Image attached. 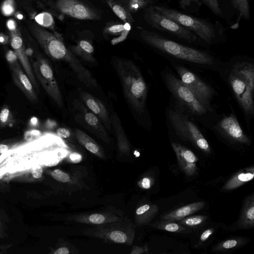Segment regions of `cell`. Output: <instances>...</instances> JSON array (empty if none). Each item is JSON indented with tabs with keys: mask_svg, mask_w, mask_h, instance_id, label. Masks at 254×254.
<instances>
[{
	"mask_svg": "<svg viewBox=\"0 0 254 254\" xmlns=\"http://www.w3.org/2000/svg\"><path fill=\"white\" fill-rule=\"evenodd\" d=\"M7 26L9 30L16 28V25L14 21L12 19L9 20L7 22Z\"/></svg>",
	"mask_w": 254,
	"mask_h": 254,
	"instance_id": "cell-47",
	"label": "cell"
},
{
	"mask_svg": "<svg viewBox=\"0 0 254 254\" xmlns=\"http://www.w3.org/2000/svg\"><path fill=\"white\" fill-rule=\"evenodd\" d=\"M127 10L131 13H135L140 9H144L150 5H153L152 0H119Z\"/></svg>",
	"mask_w": 254,
	"mask_h": 254,
	"instance_id": "cell-30",
	"label": "cell"
},
{
	"mask_svg": "<svg viewBox=\"0 0 254 254\" xmlns=\"http://www.w3.org/2000/svg\"><path fill=\"white\" fill-rule=\"evenodd\" d=\"M175 69L182 83L190 90L208 111H210V103L214 94L213 89L185 67L177 65Z\"/></svg>",
	"mask_w": 254,
	"mask_h": 254,
	"instance_id": "cell-11",
	"label": "cell"
},
{
	"mask_svg": "<svg viewBox=\"0 0 254 254\" xmlns=\"http://www.w3.org/2000/svg\"><path fill=\"white\" fill-rule=\"evenodd\" d=\"M139 184L140 187L142 188L148 189L151 187L153 184V181L151 178L149 177H145L140 181Z\"/></svg>",
	"mask_w": 254,
	"mask_h": 254,
	"instance_id": "cell-43",
	"label": "cell"
},
{
	"mask_svg": "<svg viewBox=\"0 0 254 254\" xmlns=\"http://www.w3.org/2000/svg\"><path fill=\"white\" fill-rule=\"evenodd\" d=\"M178 4L184 13L190 14L198 12L203 3L201 0H179Z\"/></svg>",
	"mask_w": 254,
	"mask_h": 254,
	"instance_id": "cell-33",
	"label": "cell"
},
{
	"mask_svg": "<svg viewBox=\"0 0 254 254\" xmlns=\"http://www.w3.org/2000/svg\"><path fill=\"white\" fill-rule=\"evenodd\" d=\"M10 44L21 66L30 79L33 87L38 88V84L32 65L28 60L24 45L19 30L15 28L10 30Z\"/></svg>",
	"mask_w": 254,
	"mask_h": 254,
	"instance_id": "cell-13",
	"label": "cell"
},
{
	"mask_svg": "<svg viewBox=\"0 0 254 254\" xmlns=\"http://www.w3.org/2000/svg\"><path fill=\"white\" fill-rule=\"evenodd\" d=\"M238 226L243 229H250L254 226V194L245 200L240 214Z\"/></svg>",
	"mask_w": 254,
	"mask_h": 254,
	"instance_id": "cell-20",
	"label": "cell"
},
{
	"mask_svg": "<svg viewBox=\"0 0 254 254\" xmlns=\"http://www.w3.org/2000/svg\"><path fill=\"white\" fill-rule=\"evenodd\" d=\"M79 96L87 108L98 117L107 129L110 130L112 125L111 119L103 103L96 97L85 91L80 92Z\"/></svg>",
	"mask_w": 254,
	"mask_h": 254,
	"instance_id": "cell-17",
	"label": "cell"
},
{
	"mask_svg": "<svg viewBox=\"0 0 254 254\" xmlns=\"http://www.w3.org/2000/svg\"><path fill=\"white\" fill-rule=\"evenodd\" d=\"M148 253V249L147 246L145 245L143 247L134 246L133 247L132 252L130 254H142Z\"/></svg>",
	"mask_w": 254,
	"mask_h": 254,
	"instance_id": "cell-44",
	"label": "cell"
},
{
	"mask_svg": "<svg viewBox=\"0 0 254 254\" xmlns=\"http://www.w3.org/2000/svg\"><path fill=\"white\" fill-rule=\"evenodd\" d=\"M111 125L115 131L120 152L124 153L128 152L130 149L129 142L120 118L116 113H114L111 117Z\"/></svg>",
	"mask_w": 254,
	"mask_h": 254,
	"instance_id": "cell-24",
	"label": "cell"
},
{
	"mask_svg": "<svg viewBox=\"0 0 254 254\" xmlns=\"http://www.w3.org/2000/svg\"><path fill=\"white\" fill-rule=\"evenodd\" d=\"M203 201L193 202L178 208L161 216V219L178 221L199 211L205 206Z\"/></svg>",
	"mask_w": 254,
	"mask_h": 254,
	"instance_id": "cell-19",
	"label": "cell"
},
{
	"mask_svg": "<svg viewBox=\"0 0 254 254\" xmlns=\"http://www.w3.org/2000/svg\"><path fill=\"white\" fill-rule=\"evenodd\" d=\"M115 67L126 99L136 112L142 113L147 87L140 70L133 62L125 59L116 61Z\"/></svg>",
	"mask_w": 254,
	"mask_h": 254,
	"instance_id": "cell-2",
	"label": "cell"
},
{
	"mask_svg": "<svg viewBox=\"0 0 254 254\" xmlns=\"http://www.w3.org/2000/svg\"><path fill=\"white\" fill-rule=\"evenodd\" d=\"M43 173L42 168L40 166H37L33 169L32 174L34 178L38 179L41 177Z\"/></svg>",
	"mask_w": 254,
	"mask_h": 254,
	"instance_id": "cell-45",
	"label": "cell"
},
{
	"mask_svg": "<svg viewBox=\"0 0 254 254\" xmlns=\"http://www.w3.org/2000/svg\"><path fill=\"white\" fill-rule=\"evenodd\" d=\"M84 235L100 239L106 243L131 245L134 240L133 224L125 219L95 225L84 230Z\"/></svg>",
	"mask_w": 254,
	"mask_h": 254,
	"instance_id": "cell-6",
	"label": "cell"
},
{
	"mask_svg": "<svg viewBox=\"0 0 254 254\" xmlns=\"http://www.w3.org/2000/svg\"><path fill=\"white\" fill-rule=\"evenodd\" d=\"M51 175L54 179L61 183H67L70 179L68 174L59 169L53 171Z\"/></svg>",
	"mask_w": 254,
	"mask_h": 254,
	"instance_id": "cell-39",
	"label": "cell"
},
{
	"mask_svg": "<svg viewBox=\"0 0 254 254\" xmlns=\"http://www.w3.org/2000/svg\"><path fill=\"white\" fill-rule=\"evenodd\" d=\"M59 161L58 159H52L51 160L48 161L45 165L49 166H55L58 164Z\"/></svg>",
	"mask_w": 254,
	"mask_h": 254,
	"instance_id": "cell-48",
	"label": "cell"
},
{
	"mask_svg": "<svg viewBox=\"0 0 254 254\" xmlns=\"http://www.w3.org/2000/svg\"><path fill=\"white\" fill-rule=\"evenodd\" d=\"M153 7L161 14L191 31L199 40L206 43L215 44L224 37L225 29L218 21L213 23L209 20L163 5H153Z\"/></svg>",
	"mask_w": 254,
	"mask_h": 254,
	"instance_id": "cell-3",
	"label": "cell"
},
{
	"mask_svg": "<svg viewBox=\"0 0 254 254\" xmlns=\"http://www.w3.org/2000/svg\"><path fill=\"white\" fill-rule=\"evenodd\" d=\"M254 176L253 167L241 171L232 177L223 186L224 190H232L251 181Z\"/></svg>",
	"mask_w": 254,
	"mask_h": 254,
	"instance_id": "cell-23",
	"label": "cell"
},
{
	"mask_svg": "<svg viewBox=\"0 0 254 254\" xmlns=\"http://www.w3.org/2000/svg\"><path fill=\"white\" fill-rule=\"evenodd\" d=\"M143 17L146 22L152 27L188 43H195L199 40L192 32L156 10L153 5L144 9Z\"/></svg>",
	"mask_w": 254,
	"mask_h": 254,
	"instance_id": "cell-7",
	"label": "cell"
},
{
	"mask_svg": "<svg viewBox=\"0 0 254 254\" xmlns=\"http://www.w3.org/2000/svg\"><path fill=\"white\" fill-rule=\"evenodd\" d=\"M17 17L18 19H20L22 18L23 16H22V15H21V14H20H20H19V15H18L17 16Z\"/></svg>",
	"mask_w": 254,
	"mask_h": 254,
	"instance_id": "cell-52",
	"label": "cell"
},
{
	"mask_svg": "<svg viewBox=\"0 0 254 254\" xmlns=\"http://www.w3.org/2000/svg\"><path fill=\"white\" fill-rule=\"evenodd\" d=\"M172 147L176 154L178 164L181 170L188 177L196 174V163L198 158L190 149L181 144L172 142Z\"/></svg>",
	"mask_w": 254,
	"mask_h": 254,
	"instance_id": "cell-15",
	"label": "cell"
},
{
	"mask_svg": "<svg viewBox=\"0 0 254 254\" xmlns=\"http://www.w3.org/2000/svg\"></svg>",
	"mask_w": 254,
	"mask_h": 254,
	"instance_id": "cell-53",
	"label": "cell"
},
{
	"mask_svg": "<svg viewBox=\"0 0 254 254\" xmlns=\"http://www.w3.org/2000/svg\"><path fill=\"white\" fill-rule=\"evenodd\" d=\"M150 225L156 229L170 232L178 233L191 232V230L189 228L183 226L178 221L173 220L161 219L160 221L157 220L150 224Z\"/></svg>",
	"mask_w": 254,
	"mask_h": 254,
	"instance_id": "cell-27",
	"label": "cell"
},
{
	"mask_svg": "<svg viewBox=\"0 0 254 254\" xmlns=\"http://www.w3.org/2000/svg\"><path fill=\"white\" fill-rule=\"evenodd\" d=\"M34 19L39 25L43 27L49 28L54 30L55 28V21L53 16L49 12H42L36 15Z\"/></svg>",
	"mask_w": 254,
	"mask_h": 254,
	"instance_id": "cell-34",
	"label": "cell"
},
{
	"mask_svg": "<svg viewBox=\"0 0 254 254\" xmlns=\"http://www.w3.org/2000/svg\"><path fill=\"white\" fill-rule=\"evenodd\" d=\"M246 242L243 238H234L223 241L214 246L212 251L213 252H226L234 250L242 246Z\"/></svg>",
	"mask_w": 254,
	"mask_h": 254,
	"instance_id": "cell-29",
	"label": "cell"
},
{
	"mask_svg": "<svg viewBox=\"0 0 254 254\" xmlns=\"http://www.w3.org/2000/svg\"><path fill=\"white\" fill-rule=\"evenodd\" d=\"M57 135L63 138H68L70 135L69 130L65 127H60L56 131Z\"/></svg>",
	"mask_w": 254,
	"mask_h": 254,
	"instance_id": "cell-42",
	"label": "cell"
},
{
	"mask_svg": "<svg viewBox=\"0 0 254 254\" xmlns=\"http://www.w3.org/2000/svg\"><path fill=\"white\" fill-rule=\"evenodd\" d=\"M10 112L7 107H4L0 112V123L5 125L8 123L9 118Z\"/></svg>",
	"mask_w": 254,
	"mask_h": 254,
	"instance_id": "cell-40",
	"label": "cell"
},
{
	"mask_svg": "<svg viewBox=\"0 0 254 254\" xmlns=\"http://www.w3.org/2000/svg\"><path fill=\"white\" fill-rule=\"evenodd\" d=\"M105 1L116 15L123 21L128 22L130 24L134 22L131 13L119 0H105Z\"/></svg>",
	"mask_w": 254,
	"mask_h": 254,
	"instance_id": "cell-28",
	"label": "cell"
},
{
	"mask_svg": "<svg viewBox=\"0 0 254 254\" xmlns=\"http://www.w3.org/2000/svg\"><path fill=\"white\" fill-rule=\"evenodd\" d=\"M140 35L146 44L167 55L199 64L214 63L212 56L207 52L180 44L157 33L142 29Z\"/></svg>",
	"mask_w": 254,
	"mask_h": 254,
	"instance_id": "cell-4",
	"label": "cell"
},
{
	"mask_svg": "<svg viewBox=\"0 0 254 254\" xmlns=\"http://www.w3.org/2000/svg\"><path fill=\"white\" fill-rule=\"evenodd\" d=\"M207 217L204 215H193L187 216L178 221L183 226L191 229H196L202 227L206 223Z\"/></svg>",
	"mask_w": 254,
	"mask_h": 254,
	"instance_id": "cell-32",
	"label": "cell"
},
{
	"mask_svg": "<svg viewBox=\"0 0 254 254\" xmlns=\"http://www.w3.org/2000/svg\"><path fill=\"white\" fill-rule=\"evenodd\" d=\"M69 251L66 247H61L58 249L54 252V254H68Z\"/></svg>",
	"mask_w": 254,
	"mask_h": 254,
	"instance_id": "cell-46",
	"label": "cell"
},
{
	"mask_svg": "<svg viewBox=\"0 0 254 254\" xmlns=\"http://www.w3.org/2000/svg\"><path fill=\"white\" fill-rule=\"evenodd\" d=\"M125 29L120 34V36L112 39L111 43L112 45H115L125 40L131 29L130 24L128 22H125Z\"/></svg>",
	"mask_w": 254,
	"mask_h": 254,
	"instance_id": "cell-38",
	"label": "cell"
},
{
	"mask_svg": "<svg viewBox=\"0 0 254 254\" xmlns=\"http://www.w3.org/2000/svg\"><path fill=\"white\" fill-rule=\"evenodd\" d=\"M158 207L150 203L144 204L135 211L136 221L139 225L148 224L157 215Z\"/></svg>",
	"mask_w": 254,
	"mask_h": 254,
	"instance_id": "cell-26",
	"label": "cell"
},
{
	"mask_svg": "<svg viewBox=\"0 0 254 254\" xmlns=\"http://www.w3.org/2000/svg\"><path fill=\"white\" fill-rule=\"evenodd\" d=\"M231 88L245 113L253 115L254 111V66L252 63H238L229 76Z\"/></svg>",
	"mask_w": 254,
	"mask_h": 254,
	"instance_id": "cell-5",
	"label": "cell"
},
{
	"mask_svg": "<svg viewBox=\"0 0 254 254\" xmlns=\"http://www.w3.org/2000/svg\"><path fill=\"white\" fill-rule=\"evenodd\" d=\"M71 52L83 61L95 63L96 60L93 56L94 47L92 44L86 40H81L70 48Z\"/></svg>",
	"mask_w": 254,
	"mask_h": 254,
	"instance_id": "cell-25",
	"label": "cell"
},
{
	"mask_svg": "<svg viewBox=\"0 0 254 254\" xmlns=\"http://www.w3.org/2000/svg\"><path fill=\"white\" fill-rule=\"evenodd\" d=\"M35 77L53 100L60 107L63 106L62 93L48 60L40 55H37L32 63Z\"/></svg>",
	"mask_w": 254,
	"mask_h": 254,
	"instance_id": "cell-9",
	"label": "cell"
},
{
	"mask_svg": "<svg viewBox=\"0 0 254 254\" xmlns=\"http://www.w3.org/2000/svg\"><path fill=\"white\" fill-rule=\"evenodd\" d=\"M9 150L8 145L4 144H0V153L3 154Z\"/></svg>",
	"mask_w": 254,
	"mask_h": 254,
	"instance_id": "cell-49",
	"label": "cell"
},
{
	"mask_svg": "<svg viewBox=\"0 0 254 254\" xmlns=\"http://www.w3.org/2000/svg\"><path fill=\"white\" fill-rule=\"evenodd\" d=\"M122 219L115 214L105 213L80 215L73 218L77 222L94 225L119 221Z\"/></svg>",
	"mask_w": 254,
	"mask_h": 254,
	"instance_id": "cell-21",
	"label": "cell"
},
{
	"mask_svg": "<svg viewBox=\"0 0 254 254\" xmlns=\"http://www.w3.org/2000/svg\"><path fill=\"white\" fill-rule=\"evenodd\" d=\"M29 28L45 53L51 59L65 63L75 74L77 79L88 87H97V80L87 68L65 45L62 35L51 32L36 24Z\"/></svg>",
	"mask_w": 254,
	"mask_h": 254,
	"instance_id": "cell-1",
	"label": "cell"
},
{
	"mask_svg": "<svg viewBox=\"0 0 254 254\" xmlns=\"http://www.w3.org/2000/svg\"><path fill=\"white\" fill-rule=\"evenodd\" d=\"M169 118L174 129L182 138L190 142L205 153H211L207 140L191 121L180 113L173 110L169 111Z\"/></svg>",
	"mask_w": 254,
	"mask_h": 254,
	"instance_id": "cell-8",
	"label": "cell"
},
{
	"mask_svg": "<svg viewBox=\"0 0 254 254\" xmlns=\"http://www.w3.org/2000/svg\"><path fill=\"white\" fill-rule=\"evenodd\" d=\"M201 1L214 14L221 18H225L224 13L218 0H201Z\"/></svg>",
	"mask_w": 254,
	"mask_h": 254,
	"instance_id": "cell-35",
	"label": "cell"
},
{
	"mask_svg": "<svg viewBox=\"0 0 254 254\" xmlns=\"http://www.w3.org/2000/svg\"><path fill=\"white\" fill-rule=\"evenodd\" d=\"M165 80L167 87L172 94L191 113L199 116L207 112V108L180 79L172 73H168L165 76Z\"/></svg>",
	"mask_w": 254,
	"mask_h": 254,
	"instance_id": "cell-10",
	"label": "cell"
},
{
	"mask_svg": "<svg viewBox=\"0 0 254 254\" xmlns=\"http://www.w3.org/2000/svg\"><path fill=\"white\" fill-rule=\"evenodd\" d=\"M239 25V21H237L235 24L231 25L230 26V28L232 29H236L238 28Z\"/></svg>",
	"mask_w": 254,
	"mask_h": 254,
	"instance_id": "cell-51",
	"label": "cell"
},
{
	"mask_svg": "<svg viewBox=\"0 0 254 254\" xmlns=\"http://www.w3.org/2000/svg\"><path fill=\"white\" fill-rule=\"evenodd\" d=\"M2 14L9 16L13 14L15 10V3L13 0H5L1 7Z\"/></svg>",
	"mask_w": 254,
	"mask_h": 254,
	"instance_id": "cell-37",
	"label": "cell"
},
{
	"mask_svg": "<svg viewBox=\"0 0 254 254\" xmlns=\"http://www.w3.org/2000/svg\"><path fill=\"white\" fill-rule=\"evenodd\" d=\"M80 156L77 154L74 153L70 155L71 159L73 160L74 161H76L78 159H80Z\"/></svg>",
	"mask_w": 254,
	"mask_h": 254,
	"instance_id": "cell-50",
	"label": "cell"
},
{
	"mask_svg": "<svg viewBox=\"0 0 254 254\" xmlns=\"http://www.w3.org/2000/svg\"><path fill=\"white\" fill-rule=\"evenodd\" d=\"M125 29V24L123 23H114L107 25L104 28V34L111 35H120Z\"/></svg>",
	"mask_w": 254,
	"mask_h": 254,
	"instance_id": "cell-36",
	"label": "cell"
},
{
	"mask_svg": "<svg viewBox=\"0 0 254 254\" xmlns=\"http://www.w3.org/2000/svg\"><path fill=\"white\" fill-rule=\"evenodd\" d=\"M74 135L78 142L88 151L99 158H105L104 152L101 147L84 131L76 129Z\"/></svg>",
	"mask_w": 254,
	"mask_h": 254,
	"instance_id": "cell-22",
	"label": "cell"
},
{
	"mask_svg": "<svg viewBox=\"0 0 254 254\" xmlns=\"http://www.w3.org/2000/svg\"><path fill=\"white\" fill-rule=\"evenodd\" d=\"M56 10L62 15L80 20H99L98 13L87 4L79 0H57Z\"/></svg>",
	"mask_w": 254,
	"mask_h": 254,
	"instance_id": "cell-12",
	"label": "cell"
},
{
	"mask_svg": "<svg viewBox=\"0 0 254 254\" xmlns=\"http://www.w3.org/2000/svg\"><path fill=\"white\" fill-rule=\"evenodd\" d=\"M219 130L227 138L235 142L250 144L251 141L244 132L236 116L231 114L223 118L218 123Z\"/></svg>",
	"mask_w": 254,
	"mask_h": 254,
	"instance_id": "cell-16",
	"label": "cell"
},
{
	"mask_svg": "<svg viewBox=\"0 0 254 254\" xmlns=\"http://www.w3.org/2000/svg\"><path fill=\"white\" fill-rule=\"evenodd\" d=\"M83 105H79V108L81 109V113L83 114V118L86 124L98 137L104 142L109 143L110 140V138L105 127L102 125L100 120L92 112L88 111Z\"/></svg>",
	"mask_w": 254,
	"mask_h": 254,
	"instance_id": "cell-18",
	"label": "cell"
},
{
	"mask_svg": "<svg viewBox=\"0 0 254 254\" xmlns=\"http://www.w3.org/2000/svg\"><path fill=\"white\" fill-rule=\"evenodd\" d=\"M13 80L28 99L32 103L38 102V97L26 73L17 61L8 59Z\"/></svg>",
	"mask_w": 254,
	"mask_h": 254,
	"instance_id": "cell-14",
	"label": "cell"
},
{
	"mask_svg": "<svg viewBox=\"0 0 254 254\" xmlns=\"http://www.w3.org/2000/svg\"><path fill=\"white\" fill-rule=\"evenodd\" d=\"M214 231V229L210 228L204 230L201 234L199 241L200 243L206 241L212 235Z\"/></svg>",
	"mask_w": 254,
	"mask_h": 254,
	"instance_id": "cell-41",
	"label": "cell"
},
{
	"mask_svg": "<svg viewBox=\"0 0 254 254\" xmlns=\"http://www.w3.org/2000/svg\"><path fill=\"white\" fill-rule=\"evenodd\" d=\"M232 6L239 13L238 20H249L250 18V6L249 0H231Z\"/></svg>",
	"mask_w": 254,
	"mask_h": 254,
	"instance_id": "cell-31",
	"label": "cell"
}]
</instances>
